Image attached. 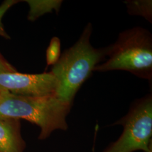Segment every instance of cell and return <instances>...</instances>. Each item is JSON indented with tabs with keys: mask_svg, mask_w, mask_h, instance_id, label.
<instances>
[{
	"mask_svg": "<svg viewBox=\"0 0 152 152\" xmlns=\"http://www.w3.org/2000/svg\"><path fill=\"white\" fill-rule=\"evenodd\" d=\"M59 82L51 72L24 74L0 73V92L23 96H44L56 95Z\"/></svg>",
	"mask_w": 152,
	"mask_h": 152,
	"instance_id": "5b68a950",
	"label": "cell"
},
{
	"mask_svg": "<svg viewBox=\"0 0 152 152\" xmlns=\"http://www.w3.org/2000/svg\"><path fill=\"white\" fill-rule=\"evenodd\" d=\"M127 12L132 15L140 16L152 23V1L151 0H130L124 2Z\"/></svg>",
	"mask_w": 152,
	"mask_h": 152,
	"instance_id": "ba28073f",
	"label": "cell"
},
{
	"mask_svg": "<svg viewBox=\"0 0 152 152\" xmlns=\"http://www.w3.org/2000/svg\"><path fill=\"white\" fill-rule=\"evenodd\" d=\"M92 24L88 23L77 41L65 50L51 71L59 84L56 95L72 105L82 85L108 54V47L96 49L92 46Z\"/></svg>",
	"mask_w": 152,
	"mask_h": 152,
	"instance_id": "6da1fadb",
	"label": "cell"
},
{
	"mask_svg": "<svg viewBox=\"0 0 152 152\" xmlns=\"http://www.w3.org/2000/svg\"><path fill=\"white\" fill-rule=\"evenodd\" d=\"M15 69L12 67L0 54V73L15 72Z\"/></svg>",
	"mask_w": 152,
	"mask_h": 152,
	"instance_id": "8fae6325",
	"label": "cell"
},
{
	"mask_svg": "<svg viewBox=\"0 0 152 152\" xmlns=\"http://www.w3.org/2000/svg\"><path fill=\"white\" fill-rule=\"evenodd\" d=\"M11 120L0 119V152H20Z\"/></svg>",
	"mask_w": 152,
	"mask_h": 152,
	"instance_id": "8992f818",
	"label": "cell"
},
{
	"mask_svg": "<svg viewBox=\"0 0 152 152\" xmlns=\"http://www.w3.org/2000/svg\"><path fill=\"white\" fill-rule=\"evenodd\" d=\"M72 107L56 95L23 96L0 94V119L22 118L37 125L41 129V139L47 138L56 130H67L66 118Z\"/></svg>",
	"mask_w": 152,
	"mask_h": 152,
	"instance_id": "7a4b0ae2",
	"label": "cell"
},
{
	"mask_svg": "<svg viewBox=\"0 0 152 152\" xmlns=\"http://www.w3.org/2000/svg\"><path fill=\"white\" fill-rule=\"evenodd\" d=\"M18 1L15 0H7L4 1L0 6V36L5 38H10V36L6 33L2 23V19L7 11L12 6L16 4Z\"/></svg>",
	"mask_w": 152,
	"mask_h": 152,
	"instance_id": "30bf717a",
	"label": "cell"
},
{
	"mask_svg": "<svg viewBox=\"0 0 152 152\" xmlns=\"http://www.w3.org/2000/svg\"><path fill=\"white\" fill-rule=\"evenodd\" d=\"M108 48V58L94 71H127L152 83V35L149 31L140 27L125 30Z\"/></svg>",
	"mask_w": 152,
	"mask_h": 152,
	"instance_id": "3957f363",
	"label": "cell"
},
{
	"mask_svg": "<svg viewBox=\"0 0 152 152\" xmlns=\"http://www.w3.org/2000/svg\"><path fill=\"white\" fill-rule=\"evenodd\" d=\"M0 94H1V92H0Z\"/></svg>",
	"mask_w": 152,
	"mask_h": 152,
	"instance_id": "7c38bea8",
	"label": "cell"
},
{
	"mask_svg": "<svg viewBox=\"0 0 152 152\" xmlns=\"http://www.w3.org/2000/svg\"><path fill=\"white\" fill-rule=\"evenodd\" d=\"M61 56V42L59 38L54 37L50 41L46 50V62L48 66L55 64Z\"/></svg>",
	"mask_w": 152,
	"mask_h": 152,
	"instance_id": "9c48e42d",
	"label": "cell"
},
{
	"mask_svg": "<svg viewBox=\"0 0 152 152\" xmlns=\"http://www.w3.org/2000/svg\"><path fill=\"white\" fill-rule=\"evenodd\" d=\"M25 1L29 5L30 8L28 19L32 22L39 17L53 10L58 12L63 2L62 1L38 0H27Z\"/></svg>",
	"mask_w": 152,
	"mask_h": 152,
	"instance_id": "52a82bcc",
	"label": "cell"
},
{
	"mask_svg": "<svg viewBox=\"0 0 152 152\" xmlns=\"http://www.w3.org/2000/svg\"><path fill=\"white\" fill-rule=\"evenodd\" d=\"M114 125H122L123 132L104 152H152V94L136 100Z\"/></svg>",
	"mask_w": 152,
	"mask_h": 152,
	"instance_id": "277c9868",
	"label": "cell"
}]
</instances>
